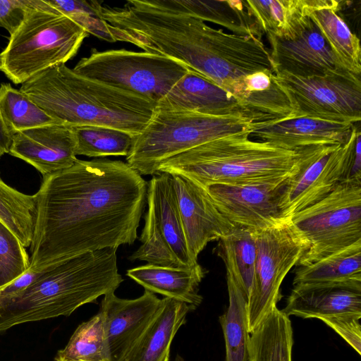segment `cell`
I'll return each instance as SVG.
<instances>
[{
  "label": "cell",
  "mask_w": 361,
  "mask_h": 361,
  "mask_svg": "<svg viewBox=\"0 0 361 361\" xmlns=\"http://www.w3.org/2000/svg\"><path fill=\"white\" fill-rule=\"evenodd\" d=\"M147 191L141 175L119 160L77 159L44 176L35 194L29 269L38 271L84 252L132 245Z\"/></svg>",
  "instance_id": "cell-1"
},
{
  "label": "cell",
  "mask_w": 361,
  "mask_h": 361,
  "mask_svg": "<svg viewBox=\"0 0 361 361\" xmlns=\"http://www.w3.org/2000/svg\"><path fill=\"white\" fill-rule=\"evenodd\" d=\"M20 90L60 123L95 126L140 133L157 103L75 73L65 63L51 67L22 84Z\"/></svg>",
  "instance_id": "cell-2"
},
{
  "label": "cell",
  "mask_w": 361,
  "mask_h": 361,
  "mask_svg": "<svg viewBox=\"0 0 361 361\" xmlns=\"http://www.w3.org/2000/svg\"><path fill=\"white\" fill-rule=\"evenodd\" d=\"M250 133L224 136L183 152L163 161L158 173L184 177L203 188L214 184L279 183L297 173L329 145L288 149L252 140Z\"/></svg>",
  "instance_id": "cell-3"
},
{
  "label": "cell",
  "mask_w": 361,
  "mask_h": 361,
  "mask_svg": "<svg viewBox=\"0 0 361 361\" xmlns=\"http://www.w3.org/2000/svg\"><path fill=\"white\" fill-rule=\"evenodd\" d=\"M116 250L84 252L41 269L27 288L0 300V334L20 324L69 316L83 305L115 292L123 281Z\"/></svg>",
  "instance_id": "cell-4"
},
{
  "label": "cell",
  "mask_w": 361,
  "mask_h": 361,
  "mask_svg": "<svg viewBox=\"0 0 361 361\" xmlns=\"http://www.w3.org/2000/svg\"><path fill=\"white\" fill-rule=\"evenodd\" d=\"M89 33L48 0H27L24 20L0 54V71L23 84L51 67L66 63Z\"/></svg>",
  "instance_id": "cell-5"
},
{
  "label": "cell",
  "mask_w": 361,
  "mask_h": 361,
  "mask_svg": "<svg viewBox=\"0 0 361 361\" xmlns=\"http://www.w3.org/2000/svg\"><path fill=\"white\" fill-rule=\"evenodd\" d=\"M258 122L247 116H210L157 109L133 136L127 164L140 175H154L167 159L207 142L252 131Z\"/></svg>",
  "instance_id": "cell-6"
},
{
  "label": "cell",
  "mask_w": 361,
  "mask_h": 361,
  "mask_svg": "<svg viewBox=\"0 0 361 361\" xmlns=\"http://www.w3.org/2000/svg\"><path fill=\"white\" fill-rule=\"evenodd\" d=\"M289 219L308 244L297 267L338 252L361 240V185L341 183Z\"/></svg>",
  "instance_id": "cell-7"
},
{
  "label": "cell",
  "mask_w": 361,
  "mask_h": 361,
  "mask_svg": "<svg viewBox=\"0 0 361 361\" xmlns=\"http://www.w3.org/2000/svg\"><path fill=\"white\" fill-rule=\"evenodd\" d=\"M73 70L157 104L189 71L169 58L124 49L102 51L92 49L90 56L82 58Z\"/></svg>",
  "instance_id": "cell-8"
},
{
  "label": "cell",
  "mask_w": 361,
  "mask_h": 361,
  "mask_svg": "<svg viewBox=\"0 0 361 361\" xmlns=\"http://www.w3.org/2000/svg\"><path fill=\"white\" fill-rule=\"evenodd\" d=\"M252 234L257 255L255 287L247 306L250 334L276 306L284 278L308 249L289 219Z\"/></svg>",
  "instance_id": "cell-9"
},
{
  "label": "cell",
  "mask_w": 361,
  "mask_h": 361,
  "mask_svg": "<svg viewBox=\"0 0 361 361\" xmlns=\"http://www.w3.org/2000/svg\"><path fill=\"white\" fill-rule=\"evenodd\" d=\"M274 78L288 97L292 118L360 122V76L341 71L308 78L276 73Z\"/></svg>",
  "instance_id": "cell-10"
},
{
  "label": "cell",
  "mask_w": 361,
  "mask_h": 361,
  "mask_svg": "<svg viewBox=\"0 0 361 361\" xmlns=\"http://www.w3.org/2000/svg\"><path fill=\"white\" fill-rule=\"evenodd\" d=\"M359 124H355L345 143L325 146L286 180L279 202L283 218L289 219L318 202L344 182L360 133Z\"/></svg>",
  "instance_id": "cell-11"
},
{
  "label": "cell",
  "mask_w": 361,
  "mask_h": 361,
  "mask_svg": "<svg viewBox=\"0 0 361 361\" xmlns=\"http://www.w3.org/2000/svg\"><path fill=\"white\" fill-rule=\"evenodd\" d=\"M286 182L237 185L214 184L204 189L218 210L235 228L253 233L285 219L279 202Z\"/></svg>",
  "instance_id": "cell-12"
},
{
  "label": "cell",
  "mask_w": 361,
  "mask_h": 361,
  "mask_svg": "<svg viewBox=\"0 0 361 361\" xmlns=\"http://www.w3.org/2000/svg\"><path fill=\"white\" fill-rule=\"evenodd\" d=\"M152 292L135 299H123L114 292L104 295L99 312L103 325L111 361H123L162 305Z\"/></svg>",
  "instance_id": "cell-13"
},
{
  "label": "cell",
  "mask_w": 361,
  "mask_h": 361,
  "mask_svg": "<svg viewBox=\"0 0 361 361\" xmlns=\"http://www.w3.org/2000/svg\"><path fill=\"white\" fill-rule=\"evenodd\" d=\"M274 73L308 78L347 71L338 62L313 21L309 19L293 38L267 35Z\"/></svg>",
  "instance_id": "cell-14"
},
{
  "label": "cell",
  "mask_w": 361,
  "mask_h": 361,
  "mask_svg": "<svg viewBox=\"0 0 361 361\" xmlns=\"http://www.w3.org/2000/svg\"><path fill=\"white\" fill-rule=\"evenodd\" d=\"M185 238L191 259L206 245L219 240L235 227L218 210L207 190L179 176H172Z\"/></svg>",
  "instance_id": "cell-15"
},
{
  "label": "cell",
  "mask_w": 361,
  "mask_h": 361,
  "mask_svg": "<svg viewBox=\"0 0 361 361\" xmlns=\"http://www.w3.org/2000/svg\"><path fill=\"white\" fill-rule=\"evenodd\" d=\"M72 127L54 124L12 135L9 154L34 166L42 176L71 167L78 159Z\"/></svg>",
  "instance_id": "cell-16"
},
{
  "label": "cell",
  "mask_w": 361,
  "mask_h": 361,
  "mask_svg": "<svg viewBox=\"0 0 361 361\" xmlns=\"http://www.w3.org/2000/svg\"><path fill=\"white\" fill-rule=\"evenodd\" d=\"M147 204L142 230L166 244L184 267L197 264L188 252L171 175H153L147 183Z\"/></svg>",
  "instance_id": "cell-17"
},
{
  "label": "cell",
  "mask_w": 361,
  "mask_h": 361,
  "mask_svg": "<svg viewBox=\"0 0 361 361\" xmlns=\"http://www.w3.org/2000/svg\"><path fill=\"white\" fill-rule=\"evenodd\" d=\"M157 108L210 116H247L261 122L233 94L191 71L157 103Z\"/></svg>",
  "instance_id": "cell-18"
},
{
  "label": "cell",
  "mask_w": 361,
  "mask_h": 361,
  "mask_svg": "<svg viewBox=\"0 0 361 361\" xmlns=\"http://www.w3.org/2000/svg\"><path fill=\"white\" fill-rule=\"evenodd\" d=\"M355 124L309 117L293 118L257 123L250 136L285 149H296L317 145L344 144Z\"/></svg>",
  "instance_id": "cell-19"
},
{
  "label": "cell",
  "mask_w": 361,
  "mask_h": 361,
  "mask_svg": "<svg viewBox=\"0 0 361 361\" xmlns=\"http://www.w3.org/2000/svg\"><path fill=\"white\" fill-rule=\"evenodd\" d=\"M304 319L357 315L361 317V290L345 286L294 288L282 310Z\"/></svg>",
  "instance_id": "cell-20"
},
{
  "label": "cell",
  "mask_w": 361,
  "mask_h": 361,
  "mask_svg": "<svg viewBox=\"0 0 361 361\" xmlns=\"http://www.w3.org/2000/svg\"><path fill=\"white\" fill-rule=\"evenodd\" d=\"M159 310L123 361H169L171 346L191 305L164 297Z\"/></svg>",
  "instance_id": "cell-21"
},
{
  "label": "cell",
  "mask_w": 361,
  "mask_h": 361,
  "mask_svg": "<svg viewBox=\"0 0 361 361\" xmlns=\"http://www.w3.org/2000/svg\"><path fill=\"white\" fill-rule=\"evenodd\" d=\"M207 273L198 263L191 267L148 264L128 269L126 275L147 290L185 302L196 309L202 302L199 286Z\"/></svg>",
  "instance_id": "cell-22"
},
{
  "label": "cell",
  "mask_w": 361,
  "mask_h": 361,
  "mask_svg": "<svg viewBox=\"0 0 361 361\" xmlns=\"http://www.w3.org/2000/svg\"><path fill=\"white\" fill-rule=\"evenodd\" d=\"M156 8L183 13L219 25L233 34L261 37L262 32L240 0H146Z\"/></svg>",
  "instance_id": "cell-23"
},
{
  "label": "cell",
  "mask_w": 361,
  "mask_h": 361,
  "mask_svg": "<svg viewBox=\"0 0 361 361\" xmlns=\"http://www.w3.org/2000/svg\"><path fill=\"white\" fill-rule=\"evenodd\" d=\"M294 288L345 286L361 290V240L295 270Z\"/></svg>",
  "instance_id": "cell-24"
},
{
  "label": "cell",
  "mask_w": 361,
  "mask_h": 361,
  "mask_svg": "<svg viewBox=\"0 0 361 361\" xmlns=\"http://www.w3.org/2000/svg\"><path fill=\"white\" fill-rule=\"evenodd\" d=\"M330 0H245L262 32L281 39L295 37L310 19L312 11Z\"/></svg>",
  "instance_id": "cell-25"
},
{
  "label": "cell",
  "mask_w": 361,
  "mask_h": 361,
  "mask_svg": "<svg viewBox=\"0 0 361 361\" xmlns=\"http://www.w3.org/2000/svg\"><path fill=\"white\" fill-rule=\"evenodd\" d=\"M341 6V1L330 0L327 5L312 11L310 18L319 30L340 64L348 71L360 76V39L338 14Z\"/></svg>",
  "instance_id": "cell-26"
},
{
  "label": "cell",
  "mask_w": 361,
  "mask_h": 361,
  "mask_svg": "<svg viewBox=\"0 0 361 361\" xmlns=\"http://www.w3.org/2000/svg\"><path fill=\"white\" fill-rule=\"evenodd\" d=\"M243 85L240 101L261 122L292 118L290 102L273 71H262L247 75Z\"/></svg>",
  "instance_id": "cell-27"
},
{
  "label": "cell",
  "mask_w": 361,
  "mask_h": 361,
  "mask_svg": "<svg viewBox=\"0 0 361 361\" xmlns=\"http://www.w3.org/2000/svg\"><path fill=\"white\" fill-rule=\"evenodd\" d=\"M293 333L289 317L274 307L250 334L248 361H292Z\"/></svg>",
  "instance_id": "cell-28"
},
{
  "label": "cell",
  "mask_w": 361,
  "mask_h": 361,
  "mask_svg": "<svg viewBox=\"0 0 361 361\" xmlns=\"http://www.w3.org/2000/svg\"><path fill=\"white\" fill-rule=\"evenodd\" d=\"M213 251L222 259L226 274L233 278L248 301L255 282L257 251L252 233L234 228L218 240Z\"/></svg>",
  "instance_id": "cell-29"
},
{
  "label": "cell",
  "mask_w": 361,
  "mask_h": 361,
  "mask_svg": "<svg viewBox=\"0 0 361 361\" xmlns=\"http://www.w3.org/2000/svg\"><path fill=\"white\" fill-rule=\"evenodd\" d=\"M228 307L219 317L226 346V361H248L250 333L247 300L233 278L226 274Z\"/></svg>",
  "instance_id": "cell-30"
},
{
  "label": "cell",
  "mask_w": 361,
  "mask_h": 361,
  "mask_svg": "<svg viewBox=\"0 0 361 361\" xmlns=\"http://www.w3.org/2000/svg\"><path fill=\"white\" fill-rule=\"evenodd\" d=\"M0 115L11 137L25 130L61 124L9 83L0 86Z\"/></svg>",
  "instance_id": "cell-31"
},
{
  "label": "cell",
  "mask_w": 361,
  "mask_h": 361,
  "mask_svg": "<svg viewBox=\"0 0 361 361\" xmlns=\"http://www.w3.org/2000/svg\"><path fill=\"white\" fill-rule=\"evenodd\" d=\"M37 215L36 195H26L8 185L0 176V221L23 247L32 240Z\"/></svg>",
  "instance_id": "cell-32"
},
{
  "label": "cell",
  "mask_w": 361,
  "mask_h": 361,
  "mask_svg": "<svg viewBox=\"0 0 361 361\" xmlns=\"http://www.w3.org/2000/svg\"><path fill=\"white\" fill-rule=\"evenodd\" d=\"M55 359L111 361L99 312L76 328L65 348L57 352Z\"/></svg>",
  "instance_id": "cell-33"
},
{
  "label": "cell",
  "mask_w": 361,
  "mask_h": 361,
  "mask_svg": "<svg viewBox=\"0 0 361 361\" xmlns=\"http://www.w3.org/2000/svg\"><path fill=\"white\" fill-rule=\"evenodd\" d=\"M75 155L88 157L127 156L133 136L117 129L85 126L72 127Z\"/></svg>",
  "instance_id": "cell-34"
},
{
  "label": "cell",
  "mask_w": 361,
  "mask_h": 361,
  "mask_svg": "<svg viewBox=\"0 0 361 361\" xmlns=\"http://www.w3.org/2000/svg\"><path fill=\"white\" fill-rule=\"evenodd\" d=\"M56 9L82 27L89 34L114 42L109 25L102 17V1L48 0Z\"/></svg>",
  "instance_id": "cell-35"
},
{
  "label": "cell",
  "mask_w": 361,
  "mask_h": 361,
  "mask_svg": "<svg viewBox=\"0 0 361 361\" xmlns=\"http://www.w3.org/2000/svg\"><path fill=\"white\" fill-rule=\"evenodd\" d=\"M30 257L19 239L0 221V288L30 268Z\"/></svg>",
  "instance_id": "cell-36"
},
{
  "label": "cell",
  "mask_w": 361,
  "mask_h": 361,
  "mask_svg": "<svg viewBox=\"0 0 361 361\" xmlns=\"http://www.w3.org/2000/svg\"><path fill=\"white\" fill-rule=\"evenodd\" d=\"M361 317L339 315L321 319L338 334L359 355H361Z\"/></svg>",
  "instance_id": "cell-37"
},
{
  "label": "cell",
  "mask_w": 361,
  "mask_h": 361,
  "mask_svg": "<svg viewBox=\"0 0 361 361\" xmlns=\"http://www.w3.org/2000/svg\"><path fill=\"white\" fill-rule=\"evenodd\" d=\"M27 0H0V27L13 34L23 23Z\"/></svg>",
  "instance_id": "cell-38"
},
{
  "label": "cell",
  "mask_w": 361,
  "mask_h": 361,
  "mask_svg": "<svg viewBox=\"0 0 361 361\" xmlns=\"http://www.w3.org/2000/svg\"><path fill=\"white\" fill-rule=\"evenodd\" d=\"M41 271L29 269L11 283L0 288V300L9 298L24 290L36 279Z\"/></svg>",
  "instance_id": "cell-39"
},
{
  "label": "cell",
  "mask_w": 361,
  "mask_h": 361,
  "mask_svg": "<svg viewBox=\"0 0 361 361\" xmlns=\"http://www.w3.org/2000/svg\"><path fill=\"white\" fill-rule=\"evenodd\" d=\"M361 133L356 138L355 149L348 175L343 183L361 185Z\"/></svg>",
  "instance_id": "cell-40"
},
{
  "label": "cell",
  "mask_w": 361,
  "mask_h": 361,
  "mask_svg": "<svg viewBox=\"0 0 361 361\" xmlns=\"http://www.w3.org/2000/svg\"><path fill=\"white\" fill-rule=\"evenodd\" d=\"M12 137L6 130L0 115V157L9 152Z\"/></svg>",
  "instance_id": "cell-41"
},
{
  "label": "cell",
  "mask_w": 361,
  "mask_h": 361,
  "mask_svg": "<svg viewBox=\"0 0 361 361\" xmlns=\"http://www.w3.org/2000/svg\"><path fill=\"white\" fill-rule=\"evenodd\" d=\"M174 361H185L183 357L180 356V355H176Z\"/></svg>",
  "instance_id": "cell-42"
},
{
  "label": "cell",
  "mask_w": 361,
  "mask_h": 361,
  "mask_svg": "<svg viewBox=\"0 0 361 361\" xmlns=\"http://www.w3.org/2000/svg\"><path fill=\"white\" fill-rule=\"evenodd\" d=\"M54 361H73V360H59V359L54 358Z\"/></svg>",
  "instance_id": "cell-43"
}]
</instances>
